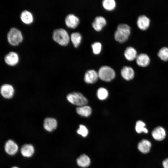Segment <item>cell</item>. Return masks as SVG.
<instances>
[{
    "mask_svg": "<svg viewBox=\"0 0 168 168\" xmlns=\"http://www.w3.org/2000/svg\"><path fill=\"white\" fill-rule=\"evenodd\" d=\"M88 130L87 128L83 125H80L79 128L77 131L78 134L83 137H86L88 134Z\"/></svg>",
    "mask_w": 168,
    "mask_h": 168,
    "instance_id": "obj_29",
    "label": "cell"
},
{
    "mask_svg": "<svg viewBox=\"0 0 168 168\" xmlns=\"http://www.w3.org/2000/svg\"><path fill=\"white\" fill-rule=\"evenodd\" d=\"M97 95L99 99L103 100L107 98L108 93L106 89L103 87H100L98 90Z\"/></svg>",
    "mask_w": 168,
    "mask_h": 168,
    "instance_id": "obj_27",
    "label": "cell"
},
{
    "mask_svg": "<svg viewBox=\"0 0 168 168\" xmlns=\"http://www.w3.org/2000/svg\"><path fill=\"white\" fill-rule=\"evenodd\" d=\"M150 58L148 55L144 53L138 55L136 58V61L138 65L142 67H146L150 63Z\"/></svg>",
    "mask_w": 168,
    "mask_h": 168,
    "instance_id": "obj_13",
    "label": "cell"
},
{
    "mask_svg": "<svg viewBox=\"0 0 168 168\" xmlns=\"http://www.w3.org/2000/svg\"><path fill=\"white\" fill-rule=\"evenodd\" d=\"M82 36L80 33L76 32L72 33L71 35V39L74 46L77 47L82 40Z\"/></svg>",
    "mask_w": 168,
    "mask_h": 168,
    "instance_id": "obj_23",
    "label": "cell"
},
{
    "mask_svg": "<svg viewBox=\"0 0 168 168\" xmlns=\"http://www.w3.org/2000/svg\"><path fill=\"white\" fill-rule=\"evenodd\" d=\"M130 27L125 24H120L114 33V38L118 42L122 43L128 39L130 34Z\"/></svg>",
    "mask_w": 168,
    "mask_h": 168,
    "instance_id": "obj_1",
    "label": "cell"
},
{
    "mask_svg": "<svg viewBox=\"0 0 168 168\" xmlns=\"http://www.w3.org/2000/svg\"><path fill=\"white\" fill-rule=\"evenodd\" d=\"M53 38L54 41L62 46L67 45L70 40L67 32L62 28L57 29L54 30Z\"/></svg>",
    "mask_w": 168,
    "mask_h": 168,
    "instance_id": "obj_2",
    "label": "cell"
},
{
    "mask_svg": "<svg viewBox=\"0 0 168 168\" xmlns=\"http://www.w3.org/2000/svg\"><path fill=\"white\" fill-rule=\"evenodd\" d=\"M121 73L123 77L128 81L132 79L134 75V72L133 69L129 66L124 67L121 70Z\"/></svg>",
    "mask_w": 168,
    "mask_h": 168,
    "instance_id": "obj_16",
    "label": "cell"
},
{
    "mask_svg": "<svg viewBox=\"0 0 168 168\" xmlns=\"http://www.w3.org/2000/svg\"><path fill=\"white\" fill-rule=\"evenodd\" d=\"M12 168H18L16 167H12Z\"/></svg>",
    "mask_w": 168,
    "mask_h": 168,
    "instance_id": "obj_31",
    "label": "cell"
},
{
    "mask_svg": "<svg viewBox=\"0 0 168 168\" xmlns=\"http://www.w3.org/2000/svg\"><path fill=\"white\" fill-rule=\"evenodd\" d=\"M14 92V88L11 84H4L1 86V94L2 97L5 99H11L13 97Z\"/></svg>",
    "mask_w": 168,
    "mask_h": 168,
    "instance_id": "obj_6",
    "label": "cell"
},
{
    "mask_svg": "<svg viewBox=\"0 0 168 168\" xmlns=\"http://www.w3.org/2000/svg\"><path fill=\"white\" fill-rule=\"evenodd\" d=\"M152 135L156 140L161 141L165 138L166 133L165 130L162 127L158 126L152 130Z\"/></svg>",
    "mask_w": 168,
    "mask_h": 168,
    "instance_id": "obj_12",
    "label": "cell"
},
{
    "mask_svg": "<svg viewBox=\"0 0 168 168\" xmlns=\"http://www.w3.org/2000/svg\"><path fill=\"white\" fill-rule=\"evenodd\" d=\"M102 3L103 7L108 11L114 10L116 6V2L114 0H104Z\"/></svg>",
    "mask_w": 168,
    "mask_h": 168,
    "instance_id": "obj_26",
    "label": "cell"
},
{
    "mask_svg": "<svg viewBox=\"0 0 168 168\" xmlns=\"http://www.w3.org/2000/svg\"><path fill=\"white\" fill-rule=\"evenodd\" d=\"M65 24L68 27L75 28L78 25L79 20L77 17L72 14H68L65 18Z\"/></svg>",
    "mask_w": 168,
    "mask_h": 168,
    "instance_id": "obj_10",
    "label": "cell"
},
{
    "mask_svg": "<svg viewBox=\"0 0 168 168\" xmlns=\"http://www.w3.org/2000/svg\"><path fill=\"white\" fill-rule=\"evenodd\" d=\"M7 39L12 45H16L21 42L23 37L21 31L16 28H11L7 34Z\"/></svg>",
    "mask_w": 168,
    "mask_h": 168,
    "instance_id": "obj_5",
    "label": "cell"
},
{
    "mask_svg": "<svg viewBox=\"0 0 168 168\" xmlns=\"http://www.w3.org/2000/svg\"><path fill=\"white\" fill-rule=\"evenodd\" d=\"M151 147V143L147 140L143 139L138 144V147L141 152L146 154L149 152Z\"/></svg>",
    "mask_w": 168,
    "mask_h": 168,
    "instance_id": "obj_17",
    "label": "cell"
},
{
    "mask_svg": "<svg viewBox=\"0 0 168 168\" xmlns=\"http://www.w3.org/2000/svg\"><path fill=\"white\" fill-rule=\"evenodd\" d=\"M124 55L128 60L131 61L136 58L137 52L136 49L131 46L127 47L124 52Z\"/></svg>",
    "mask_w": 168,
    "mask_h": 168,
    "instance_id": "obj_18",
    "label": "cell"
},
{
    "mask_svg": "<svg viewBox=\"0 0 168 168\" xmlns=\"http://www.w3.org/2000/svg\"><path fill=\"white\" fill-rule=\"evenodd\" d=\"M99 78L105 82H110L115 77V72L110 67L107 66L101 67L98 72Z\"/></svg>",
    "mask_w": 168,
    "mask_h": 168,
    "instance_id": "obj_4",
    "label": "cell"
},
{
    "mask_svg": "<svg viewBox=\"0 0 168 168\" xmlns=\"http://www.w3.org/2000/svg\"><path fill=\"white\" fill-rule=\"evenodd\" d=\"M99 78L98 73L95 70H88L85 73L84 81L87 83L92 84L96 82Z\"/></svg>",
    "mask_w": 168,
    "mask_h": 168,
    "instance_id": "obj_9",
    "label": "cell"
},
{
    "mask_svg": "<svg viewBox=\"0 0 168 168\" xmlns=\"http://www.w3.org/2000/svg\"><path fill=\"white\" fill-rule=\"evenodd\" d=\"M159 57L164 61L168 60V47H164L159 50L158 54Z\"/></svg>",
    "mask_w": 168,
    "mask_h": 168,
    "instance_id": "obj_25",
    "label": "cell"
},
{
    "mask_svg": "<svg viewBox=\"0 0 168 168\" xmlns=\"http://www.w3.org/2000/svg\"><path fill=\"white\" fill-rule=\"evenodd\" d=\"M4 60L6 63L9 65L15 66L18 62V55L15 52L12 51L9 52L5 55Z\"/></svg>",
    "mask_w": 168,
    "mask_h": 168,
    "instance_id": "obj_11",
    "label": "cell"
},
{
    "mask_svg": "<svg viewBox=\"0 0 168 168\" xmlns=\"http://www.w3.org/2000/svg\"><path fill=\"white\" fill-rule=\"evenodd\" d=\"M93 53L96 54H98L100 53L102 48L101 44L99 42H95L91 45Z\"/></svg>",
    "mask_w": 168,
    "mask_h": 168,
    "instance_id": "obj_28",
    "label": "cell"
},
{
    "mask_svg": "<svg viewBox=\"0 0 168 168\" xmlns=\"http://www.w3.org/2000/svg\"><path fill=\"white\" fill-rule=\"evenodd\" d=\"M162 165L164 168H168V158L163 161Z\"/></svg>",
    "mask_w": 168,
    "mask_h": 168,
    "instance_id": "obj_30",
    "label": "cell"
},
{
    "mask_svg": "<svg viewBox=\"0 0 168 168\" xmlns=\"http://www.w3.org/2000/svg\"><path fill=\"white\" fill-rule=\"evenodd\" d=\"M34 149L33 147L30 144H25L21 149V154L25 157H30L33 154Z\"/></svg>",
    "mask_w": 168,
    "mask_h": 168,
    "instance_id": "obj_19",
    "label": "cell"
},
{
    "mask_svg": "<svg viewBox=\"0 0 168 168\" xmlns=\"http://www.w3.org/2000/svg\"><path fill=\"white\" fill-rule=\"evenodd\" d=\"M150 19L145 15H141L137 18V26L141 30H145L147 29L150 26Z\"/></svg>",
    "mask_w": 168,
    "mask_h": 168,
    "instance_id": "obj_8",
    "label": "cell"
},
{
    "mask_svg": "<svg viewBox=\"0 0 168 168\" xmlns=\"http://www.w3.org/2000/svg\"><path fill=\"white\" fill-rule=\"evenodd\" d=\"M5 149L8 154L13 155L17 152L18 147L17 145L13 141L9 140L5 144Z\"/></svg>",
    "mask_w": 168,
    "mask_h": 168,
    "instance_id": "obj_15",
    "label": "cell"
},
{
    "mask_svg": "<svg viewBox=\"0 0 168 168\" xmlns=\"http://www.w3.org/2000/svg\"><path fill=\"white\" fill-rule=\"evenodd\" d=\"M76 112L81 116L87 117L91 114L92 109L90 106L86 105L78 106L76 109Z\"/></svg>",
    "mask_w": 168,
    "mask_h": 168,
    "instance_id": "obj_20",
    "label": "cell"
},
{
    "mask_svg": "<svg viewBox=\"0 0 168 168\" xmlns=\"http://www.w3.org/2000/svg\"><path fill=\"white\" fill-rule=\"evenodd\" d=\"M20 18L21 21L26 24L31 23L33 21L32 14L30 12L26 10H24L21 12Z\"/></svg>",
    "mask_w": 168,
    "mask_h": 168,
    "instance_id": "obj_22",
    "label": "cell"
},
{
    "mask_svg": "<svg viewBox=\"0 0 168 168\" xmlns=\"http://www.w3.org/2000/svg\"><path fill=\"white\" fill-rule=\"evenodd\" d=\"M146 124L142 121L139 120L136 122L135 129L136 131L139 133L143 132L147 133L148 131L147 129L145 127Z\"/></svg>",
    "mask_w": 168,
    "mask_h": 168,
    "instance_id": "obj_24",
    "label": "cell"
},
{
    "mask_svg": "<svg viewBox=\"0 0 168 168\" xmlns=\"http://www.w3.org/2000/svg\"><path fill=\"white\" fill-rule=\"evenodd\" d=\"M66 98L70 103L79 106L86 105L88 103L87 99L79 92L69 93L67 95Z\"/></svg>",
    "mask_w": 168,
    "mask_h": 168,
    "instance_id": "obj_3",
    "label": "cell"
},
{
    "mask_svg": "<svg viewBox=\"0 0 168 168\" xmlns=\"http://www.w3.org/2000/svg\"><path fill=\"white\" fill-rule=\"evenodd\" d=\"M106 24V21L103 16H99L96 17L92 23L94 29L97 31H100Z\"/></svg>",
    "mask_w": 168,
    "mask_h": 168,
    "instance_id": "obj_14",
    "label": "cell"
},
{
    "mask_svg": "<svg viewBox=\"0 0 168 168\" xmlns=\"http://www.w3.org/2000/svg\"><path fill=\"white\" fill-rule=\"evenodd\" d=\"M57 126V121L56 119L52 117H47L44 120L43 127L44 129L49 132L56 129Z\"/></svg>",
    "mask_w": 168,
    "mask_h": 168,
    "instance_id": "obj_7",
    "label": "cell"
},
{
    "mask_svg": "<svg viewBox=\"0 0 168 168\" xmlns=\"http://www.w3.org/2000/svg\"><path fill=\"white\" fill-rule=\"evenodd\" d=\"M78 165L82 167H88L90 164V160L86 155L83 154L80 156L77 159Z\"/></svg>",
    "mask_w": 168,
    "mask_h": 168,
    "instance_id": "obj_21",
    "label": "cell"
}]
</instances>
